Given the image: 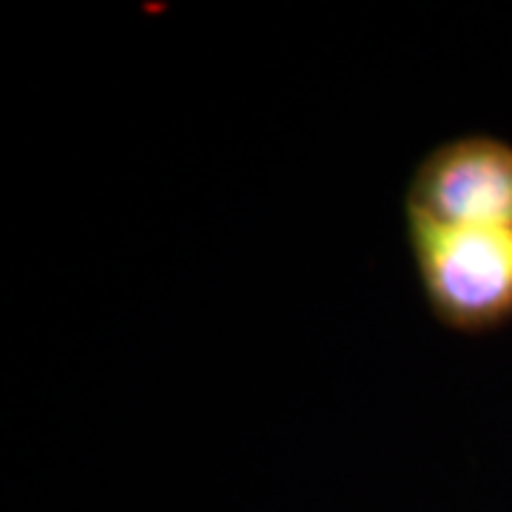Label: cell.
Wrapping results in <instances>:
<instances>
[{"instance_id":"6da1fadb","label":"cell","mask_w":512,"mask_h":512,"mask_svg":"<svg viewBox=\"0 0 512 512\" xmlns=\"http://www.w3.org/2000/svg\"><path fill=\"white\" fill-rule=\"evenodd\" d=\"M410 242L444 325L478 333L512 319V228H461L410 214Z\"/></svg>"},{"instance_id":"7a4b0ae2","label":"cell","mask_w":512,"mask_h":512,"mask_svg":"<svg viewBox=\"0 0 512 512\" xmlns=\"http://www.w3.org/2000/svg\"><path fill=\"white\" fill-rule=\"evenodd\" d=\"M461 228H512V146L464 137L436 148L410 188V211Z\"/></svg>"}]
</instances>
